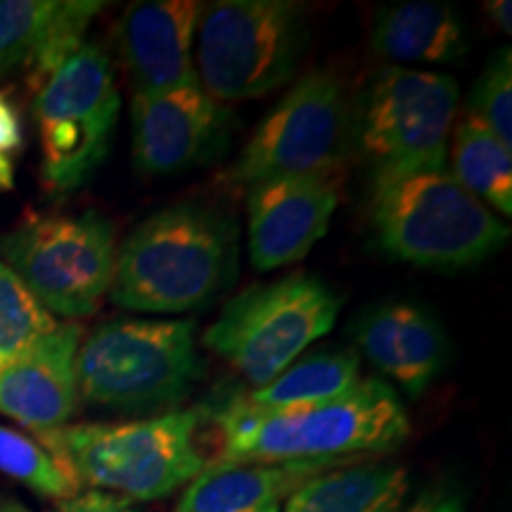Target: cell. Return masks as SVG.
<instances>
[{"mask_svg":"<svg viewBox=\"0 0 512 512\" xmlns=\"http://www.w3.org/2000/svg\"><path fill=\"white\" fill-rule=\"evenodd\" d=\"M467 114L489 128L503 145H512V55L508 48L475 81Z\"/></svg>","mask_w":512,"mask_h":512,"instance_id":"obj_25","label":"cell"},{"mask_svg":"<svg viewBox=\"0 0 512 512\" xmlns=\"http://www.w3.org/2000/svg\"><path fill=\"white\" fill-rule=\"evenodd\" d=\"M351 335L363 356L411 396L425 392L451 361L446 330L413 302L370 306L351 325Z\"/></svg>","mask_w":512,"mask_h":512,"instance_id":"obj_16","label":"cell"},{"mask_svg":"<svg viewBox=\"0 0 512 512\" xmlns=\"http://www.w3.org/2000/svg\"><path fill=\"white\" fill-rule=\"evenodd\" d=\"M361 358L354 351L320 349L299 356L275 380L252 392H238L256 411H292L349 392L361 382Z\"/></svg>","mask_w":512,"mask_h":512,"instance_id":"obj_21","label":"cell"},{"mask_svg":"<svg viewBox=\"0 0 512 512\" xmlns=\"http://www.w3.org/2000/svg\"><path fill=\"white\" fill-rule=\"evenodd\" d=\"M339 460L211 463L185 486L174 512H280L290 494Z\"/></svg>","mask_w":512,"mask_h":512,"instance_id":"obj_18","label":"cell"},{"mask_svg":"<svg viewBox=\"0 0 512 512\" xmlns=\"http://www.w3.org/2000/svg\"><path fill=\"white\" fill-rule=\"evenodd\" d=\"M202 3L138 0L121 17L117 36L133 95L174 91L197 81L192 46Z\"/></svg>","mask_w":512,"mask_h":512,"instance_id":"obj_15","label":"cell"},{"mask_svg":"<svg viewBox=\"0 0 512 512\" xmlns=\"http://www.w3.org/2000/svg\"><path fill=\"white\" fill-rule=\"evenodd\" d=\"M81 335L79 323H57L53 332L0 370V413L36 437L67 425L79 403L76 351Z\"/></svg>","mask_w":512,"mask_h":512,"instance_id":"obj_14","label":"cell"},{"mask_svg":"<svg viewBox=\"0 0 512 512\" xmlns=\"http://www.w3.org/2000/svg\"><path fill=\"white\" fill-rule=\"evenodd\" d=\"M209 413L221 432L216 463H356L394 451L411 434L399 394L380 377H366L342 396L292 411H256L240 394H230L211 403Z\"/></svg>","mask_w":512,"mask_h":512,"instance_id":"obj_1","label":"cell"},{"mask_svg":"<svg viewBox=\"0 0 512 512\" xmlns=\"http://www.w3.org/2000/svg\"><path fill=\"white\" fill-rule=\"evenodd\" d=\"M401 512H467V510H465V498L456 486L437 484L422 491V494L413 501L411 508Z\"/></svg>","mask_w":512,"mask_h":512,"instance_id":"obj_28","label":"cell"},{"mask_svg":"<svg viewBox=\"0 0 512 512\" xmlns=\"http://www.w3.org/2000/svg\"><path fill=\"white\" fill-rule=\"evenodd\" d=\"M0 512H31V510H27L22 503H17V501H3L0 503Z\"/></svg>","mask_w":512,"mask_h":512,"instance_id":"obj_30","label":"cell"},{"mask_svg":"<svg viewBox=\"0 0 512 512\" xmlns=\"http://www.w3.org/2000/svg\"><path fill=\"white\" fill-rule=\"evenodd\" d=\"M238 273V226L200 202L159 209L117 247L110 299L119 309L183 313L204 309Z\"/></svg>","mask_w":512,"mask_h":512,"instance_id":"obj_2","label":"cell"},{"mask_svg":"<svg viewBox=\"0 0 512 512\" xmlns=\"http://www.w3.org/2000/svg\"><path fill=\"white\" fill-rule=\"evenodd\" d=\"M370 223L387 256L432 271L484 264L510 228L448 171L375 176Z\"/></svg>","mask_w":512,"mask_h":512,"instance_id":"obj_3","label":"cell"},{"mask_svg":"<svg viewBox=\"0 0 512 512\" xmlns=\"http://www.w3.org/2000/svg\"><path fill=\"white\" fill-rule=\"evenodd\" d=\"M0 472L50 501L81 491V484L36 439L5 425H0Z\"/></svg>","mask_w":512,"mask_h":512,"instance_id":"obj_23","label":"cell"},{"mask_svg":"<svg viewBox=\"0 0 512 512\" xmlns=\"http://www.w3.org/2000/svg\"><path fill=\"white\" fill-rule=\"evenodd\" d=\"M0 256L43 309L86 318L110 292L117 238L98 211L29 216L0 238Z\"/></svg>","mask_w":512,"mask_h":512,"instance_id":"obj_10","label":"cell"},{"mask_svg":"<svg viewBox=\"0 0 512 512\" xmlns=\"http://www.w3.org/2000/svg\"><path fill=\"white\" fill-rule=\"evenodd\" d=\"M347 105L337 76L311 69L254 128L226 181L252 188L290 176L332 174L342 162Z\"/></svg>","mask_w":512,"mask_h":512,"instance_id":"obj_11","label":"cell"},{"mask_svg":"<svg viewBox=\"0 0 512 512\" xmlns=\"http://www.w3.org/2000/svg\"><path fill=\"white\" fill-rule=\"evenodd\" d=\"M202 413L171 411L117 425H64L36 437L79 484L128 501H159L202 472Z\"/></svg>","mask_w":512,"mask_h":512,"instance_id":"obj_4","label":"cell"},{"mask_svg":"<svg viewBox=\"0 0 512 512\" xmlns=\"http://www.w3.org/2000/svg\"><path fill=\"white\" fill-rule=\"evenodd\" d=\"M339 297L306 273L252 285L223 306L204 344L254 389L275 380L335 325Z\"/></svg>","mask_w":512,"mask_h":512,"instance_id":"obj_7","label":"cell"},{"mask_svg":"<svg viewBox=\"0 0 512 512\" xmlns=\"http://www.w3.org/2000/svg\"><path fill=\"white\" fill-rule=\"evenodd\" d=\"M57 328V320L0 261V370Z\"/></svg>","mask_w":512,"mask_h":512,"instance_id":"obj_24","label":"cell"},{"mask_svg":"<svg viewBox=\"0 0 512 512\" xmlns=\"http://www.w3.org/2000/svg\"><path fill=\"white\" fill-rule=\"evenodd\" d=\"M34 119L41 140V181L67 195L91 181L110 152L121 95L110 55L83 43L36 91Z\"/></svg>","mask_w":512,"mask_h":512,"instance_id":"obj_8","label":"cell"},{"mask_svg":"<svg viewBox=\"0 0 512 512\" xmlns=\"http://www.w3.org/2000/svg\"><path fill=\"white\" fill-rule=\"evenodd\" d=\"M408 486L401 465H337L299 486L280 512H401Z\"/></svg>","mask_w":512,"mask_h":512,"instance_id":"obj_20","label":"cell"},{"mask_svg":"<svg viewBox=\"0 0 512 512\" xmlns=\"http://www.w3.org/2000/svg\"><path fill=\"white\" fill-rule=\"evenodd\" d=\"M458 100V83L446 74L377 69L356 114V145L373 178L444 171Z\"/></svg>","mask_w":512,"mask_h":512,"instance_id":"obj_9","label":"cell"},{"mask_svg":"<svg viewBox=\"0 0 512 512\" xmlns=\"http://www.w3.org/2000/svg\"><path fill=\"white\" fill-rule=\"evenodd\" d=\"M456 181L479 202L491 204L496 211L512 214V155L489 128L472 119L460 117L451 140V171Z\"/></svg>","mask_w":512,"mask_h":512,"instance_id":"obj_22","label":"cell"},{"mask_svg":"<svg viewBox=\"0 0 512 512\" xmlns=\"http://www.w3.org/2000/svg\"><path fill=\"white\" fill-rule=\"evenodd\" d=\"M53 512H140L133 501L124 496L107 494V491L88 489L79 491L72 498L57 501Z\"/></svg>","mask_w":512,"mask_h":512,"instance_id":"obj_27","label":"cell"},{"mask_svg":"<svg viewBox=\"0 0 512 512\" xmlns=\"http://www.w3.org/2000/svg\"><path fill=\"white\" fill-rule=\"evenodd\" d=\"M486 10H489V15L494 17L496 27L503 31V34H512V19H510V0H496V3H489L486 5Z\"/></svg>","mask_w":512,"mask_h":512,"instance_id":"obj_29","label":"cell"},{"mask_svg":"<svg viewBox=\"0 0 512 512\" xmlns=\"http://www.w3.org/2000/svg\"><path fill=\"white\" fill-rule=\"evenodd\" d=\"M100 0H0V76L27 69L38 91L79 50Z\"/></svg>","mask_w":512,"mask_h":512,"instance_id":"obj_17","label":"cell"},{"mask_svg":"<svg viewBox=\"0 0 512 512\" xmlns=\"http://www.w3.org/2000/svg\"><path fill=\"white\" fill-rule=\"evenodd\" d=\"M131 131L138 171L178 174L211 162L226 147L230 114L200 81H190L174 91L133 95Z\"/></svg>","mask_w":512,"mask_h":512,"instance_id":"obj_12","label":"cell"},{"mask_svg":"<svg viewBox=\"0 0 512 512\" xmlns=\"http://www.w3.org/2000/svg\"><path fill=\"white\" fill-rule=\"evenodd\" d=\"M200 377L192 320L117 318L76 351L81 399L126 415L152 418L181 406Z\"/></svg>","mask_w":512,"mask_h":512,"instance_id":"obj_5","label":"cell"},{"mask_svg":"<svg viewBox=\"0 0 512 512\" xmlns=\"http://www.w3.org/2000/svg\"><path fill=\"white\" fill-rule=\"evenodd\" d=\"M370 50L392 67H430L467 53L465 24L448 3L408 0L377 12Z\"/></svg>","mask_w":512,"mask_h":512,"instance_id":"obj_19","label":"cell"},{"mask_svg":"<svg viewBox=\"0 0 512 512\" xmlns=\"http://www.w3.org/2000/svg\"><path fill=\"white\" fill-rule=\"evenodd\" d=\"M24 150V124L17 102L0 88V192L15 188V166Z\"/></svg>","mask_w":512,"mask_h":512,"instance_id":"obj_26","label":"cell"},{"mask_svg":"<svg viewBox=\"0 0 512 512\" xmlns=\"http://www.w3.org/2000/svg\"><path fill=\"white\" fill-rule=\"evenodd\" d=\"M302 5L290 0H216L202 5L192 62L216 102L264 98L297 74L304 53Z\"/></svg>","mask_w":512,"mask_h":512,"instance_id":"obj_6","label":"cell"},{"mask_svg":"<svg viewBox=\"0 0 512 512\" xmlns=\"http://www.w3.org/2000/svg\"><path fill=\"white\" fill-rule=\"evenodd\" d=\"M339 200L337 171L275 178L247 188L249 261L256 271L302 261L325 238Z\"/></svg>","mask_w":512,"mask_h":512,"instance_id":"obj_13","label":"cell"}]
</instances>
